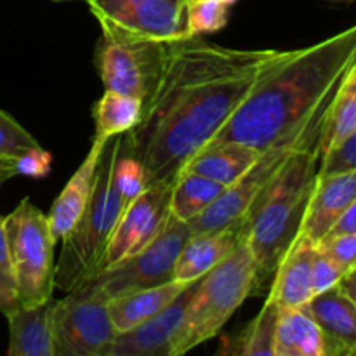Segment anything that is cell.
<instances>
[{"label": "cell", "instance_id": "cell-28", "mask_svg": "<svg viewBox=\"0 0 356 356\" xmlns=\"http://www.w3.org/2000/svg\"><path fill=\"white\" fill-rule=\"evenodd\" d=\"M113 183L122 197L127 202L138 197L146 188L145 170L141 163L124 152L122 136L115 138V159H113Z\"/></svg>", "mask_w": 356, "mask_h": 356}, {"label": "cell", "instance_id": "cell-17", "mask_svg": "<svg viewBox=\"0 0 356 356\" xmlns=\"http://www.w3.org/2000/svg\"><path fill=\"white\" fill-rule=\"evenodd\" d=\"M308 309L325 337L327 356L356 355V305L339 285L313 296Z\"/></svg>", "mask_w": 356, "mask_h": 356}, {"label": "cell", "instance_id": "cell-15", "mask_svg": "<svg viewBox=\"0 0 356 356\" xmlns=\"http://www.w3.org/2000/svg\"><path fill=\"white\" fill-rule=\"evenodd\" d=\"M108 141L110 139L92 138L89 153L86 155L83 162L80 163L79 169L75 170V174L70 177V181L63 188L54 204H52L47 218L52 235L56 236L58 242L72 232L73 226L76 225V221H79L80 216L86 211L87 204H89L90 195H92L94 190V181H96L97 165H99L101 156L106 149Z\"/></svg>", "mask_w": 356, "mask_h": 356}, {"label": "cell", "instance_id": "cell-30", "mask_svg": "<svg viewBox=\"0 0 356 356\" xmlns=\"http://www.w3.org/2000/svg\"><path fill=\"white\" fill-rule=\"evenodd\" d=\"M356 169V127L336 148L320 156L318 176H329V174L348 172Z\"/></svg>", "mask_w": 356, "mask_h": 356}, {"label": "cell", "instance_id": "cell-6", "mask_svg": "<svg viewBox=\"0 0 356 356\" xmlns=\"http://www.w3.org/2000/svg\"><path fill=\"white\" fill-rule=\"evenodd\" d=\"M10 266L21 306H37L52 299L56 289V236L49 218L23 198L2 218Z\"/></svg>", "mask_w": 356, "mask_h": 356}, {"label": "cell", "instance_id": "cell-38", "mask_svg": "<svg viewBox=\"0 0 356 356\" xmlns=\"http://www.w3.org/2000/svg\"><path fill=\"white\" fill-rule=\"evenodd\" d=\"M52 2H79V0H52ZM82 2H86V0H82Z\"/></svg>", "mask_w": 356, "mask_h": 356}, {"label": "cell", "instance_id": "cell-24", "mask_svg": "<svg viewBox=\"0 0 356 356\" xmlns=\"http://www.w3.org/2000/svg\"><path fill=\"white\" fill-rule=\"evenodd\" d=\"M225 190L226 186L209 177L181 170L170 190L169 212L174 218L190 222L191 219L200 216Z\"/></svg>", "mask_w": 356, "mask_h": 356}, {"label": "cell", "instance_id": "cell-11", "mask_svg": "<svg viewBox=\"0 0 356 356\" xmlns=\"http://www.w3.org/2000/svg\"><path fill=\"white\" fill-rule=\"evenodd\" d=\"M313 141L320 143V134L301 139V141L289 143V145L273 146V148L261 152L256 163L236 183L226 188L200 216H197V218L188 222L191 235L218 232V229L242 221L243 216L249 212L250 205L259 197L261 191L268 186V183L277 176L278 170L284 167V163L291 156V153L299 146L308 145V143Z\"/></svg>", "mask_w": 356, "mask_h": 356}, {"label": "cell", "instance_id": "cell-37", "mask_svg": "<svg viewBox=\"0 0 356 356\" xmlns=\"http://www.w3.org/2000/svg\"><path fill=\"white\" fill-rule=\"evenodd\" d=\"M16 174H14V167L13 165H6V163H0V186H2L3 183H6L7 179H10V177H14Z\"/></svg>", "mask_w": 356, "mask_h": 356}, {"label": "cell", "instance_id": "cell-10", "mask_svg": "<svg viewBox=\"0 0 356 356\" xmlns=\"http://www.w3.org/2000/svg\"><path fill=\"white\" fill-rule=\"evenodd\" d=\"M101 30L152 42L193 37L191 0H86Z\"/></svg>", "mask_w": 356, "mask_h": 356}, {"label": "cell", "instance_id": "cell-25", "mask_svg": "<svg viewBox=\"0 0 356 356\" xmlns=\"http://www.w3.org/2000/svg\"><path fill=\"white\" fill-rule=\"evenodd\" d=\"M280 308L271 299H266L263 309L247 323L242 332L228 337L219 353L242 356H275V332Z\"/></svg>", "mask_w": 356, "mask_h": 356}, {"label": "cell", "instance_id": "cell-5", "mask_svg": "<svg viewBox=\"0 0 356 356\" xmlns=\"http://www.w3.org/2000/svg\"><path fill=\"white\" fill-rule=\"evenodd\" d=\"M256 289V266L245 240L197 282L188 301L172 356H181L219 336L233 313Z\"/></svg>", "mask_w": 356, "mask_h": 356}, {"label": "cell", "instance_id": "cell-26", "mask_svg": "<svg viewBox=\"0 0 356 356\" xmlns=\"http://www.w3.org/2000/svg\"><path fill=\"white\" fill-rule=\"evenodd\" d=\"M92 115L96 122L94 138H117L127 134L139 124L143 115V101L134 96L106 89L99 101L94 104Z\"/></svg>", "mask_w": 356, "mask_h": 356}, {"label": "cell", "instance_id": "cell-8", "mask_svg": "<svg viewBox=\"0 0 356 356\" xmlns=\"http://www.w3.org/2000/svg\"><path fill=\"white\" fill-rule=\"evenodd\" d=\"M165 44L103 30L96 49V68L104 89L134 96L145 104L159 86Z\"/></svg>", "mask_w": 356, "mask_h": 356}, {"label": "cell", "instance_id": "cell-21", "mask_svg": "<svg viewBox=\"0 0 356 356\" xmlns=\"http://www.w3.org/2000/svg\"><path fill=\"white\" fill-rule=\"evenodd\" d=\"M191 284L170 280L167 284L139 289V291L110 299L108 301V313H110V318L117 332L131 330L145 320L152 318L153 315L162 312L165 306H169Z\"/></svg>", "mask_w": 356, "mask_h": 356}, {"label": "cell", "instance_id": "cell-18", "mask_svg": "<svg viewBox=\"0 0 356 356\" xmlns=\"http://www.w3.org/2000/svg\"><path fill=\"white\" fill-rule=\"evenodd\" d=\"M315 243L299 235L278 264L268 299L280 309L306 306L313 298L312 261Z\"/></svg>", "mask_w": 356, "mask_h": 356}, {"label": "cell", "instance_id": "cell-14", "mask_svg": "<svg viewBox=\"0 0 356 356\" xmlns=\"http://www.w3.org/2000/svg\"><path fill=\"white\" fill-rule=\"evenodd\" d=\"M356 198V169L316 176L299 235L318 245Z\"/></svg>", "mask_w": 356, "mask_h": 356}, {"label": "cell", "instance_id": "cell-3", "mask_svg": "<svg viewBox=\"0 0 356 356\" xmlns=\"http://www.w3.org/2000/svg\"><path fill=\"white\" fill-rule=\"evenodd\" d=\"M318 165V141L296 148L243 216L245 243L256 266L254 296L271 284L278 264L301 233Z\"/></svg>", "mask_w": 356, "mask_h": 356}, {"label": "cell", "instance_id": "cell-27", "mask_svg": "<svg viewBox=\"0 0 356 356\" xmlns=\"http://www.w3.org/2000/svg\"><path fill=\"white\" fill-rule=\"evenodd\" d=\"M42 148L37 139L17 124L10 115L0 110V163L13 165L19 156Z\"/></svg>", "mask_w": 356, "mask_h": 356}, {"label": "cell", "instance_id": "cell-13", "mask_svg": "<svg viewBox=\"0 0 356 356\" xmlns=\"http://www.w3.org/2000/svg\"><path fill=\"white\" fill-rule=\"evenodd\" d=\"M197 282L188 285L169 306L136 325L118 332L108 356H172L174 339L177 336L184 312Z\"/></svg>", "mask_w": 356, "mask_h": 356}, {"label": "cell", "instance_id": "cell-32", "mask_svg": "<svg viewBox=\"0 0 356 356\" xmlns=\"http://www.w3.org/2000/svg\"><path fill=\"white\" fill-rule=\"evenodd\" d=\"M318 249L327 254L343 270V273H348L356 266V235L325 236L318 243Z\"/></svg>", "mask_w": 356, "mask_h": 356}, {"label": "cell", "instance_id": "cell-1", "mask_svg": "<svg viewBox=\"0 0 356 356\" xmlns=\"http://www.w3.org/2000/svg\"><path fill=\"white\" fill-rule=\"evenodd\" d=\"M280 52L222 47L200 35L167 42L159 86L143 104L139 124L122 134L124 152L145 170L146 186L176 179Z\"/></svg>", "mask_w": 356, "mask_h": 356}, {"label": "cell", "instance_id": "cell-36", "mask_svg": "<svg viewBox=\"0 0 356 356\" xmlns=\"http://www.w3.org/2000/svg\"><path fill=\"white\" fill-rule=\"evenodd\" d=\"M339 287L356 305V266L343 275V278L339 282Z\"/></svg>", "mask_w": 356, "mask_h": 356}, {"label": "cell", "instance_id": "cell-39", "mask_svg": "<svg viewBox=\"0 0 356 356\" xmlns=\"http://www.w3.org/2000/svg\"><path fill=\"white\" fill-rule=\"evenodd\" d=\"M222 2H226V3H228V6H232V3L238 2V0H222Z\"/></svg>", "mask_w": 356, "mask_h": 356}, {"label": "cell", "instance_id": "cell-33", "mask_svg": "<svg viewBox=\"0 0 356 356\" xmlns=\"http://www.w3.org/2000/svg\"><path fill=\"white\" fill-rule=\"evenodd\" d=\"M343 270L330 259L327 254H323L315 247L312 261V284H313V294H320L329 289L339 285L341 278H343Z\"/></svg>", "mask_w": 356, "mask_h": 356}, {"label": "cell", "instance_id": "cell-20", "mask_svg": "<svg viewBox=\"0 0 356 356\" xmlns=\"http://www.w3.org/2000/svg\"><path fill=\"white\" fill-rule=\"evenodd\" d=\"M261 152L240 143H207L186 162L183 170L200 174L222 186H232L259 159Z\"/></svg>", "mask_w": 356, "mask_h": 356}, {"label": "cell", "instance_id": "cell-29", "mask_svg": "<svg viewBox=\"0 0 356 356\" xmlns=\"http://www.w3.org/2000/svg\"><path fill=\"white\" fill-rule=\"evenodd\" d=\"M228 3L222 0H191L190 28L193 35L214 33L228 23Z\"/></svg>", "mask_w": 356, "mask_h": 356}, {"label": "cell", "instance_id": "cell-12", "mask_svg": "<svg viewBox=\"0 0 356 356\" xmlns=\"http://www.w3.org/2000/svg\"><path fill=\"white\" fill-rule=\"evenodd\" d=\"M174 181L149 184L125 205L108 243L101 270H106L134 256L159 235L169 216L170 190Z\"/></svg>", "mask_w": 356, "mask_h": 356}, {"label": "cell", "instance_id": "cell-16", "mask_svg": "<svg viewBox=\"0 0 356 356\" xmlns=\"http://www.w3.org/2000/svg\"><path fill=\"white\" fill-rule=\"evenodd\" d=\"M245 240L243 221L226 226L218 232L195 233L184 243L174 266V280L191 284L198 282L228 257Z\"/></svg>", "mask_w": 356, "mask_h": 356}, {"label": "cell", "instance_id": "cell-34", "mask_svg": "<svg viewBox=\"0 0 356 356\" xmlns=\"http://www.w3.org/2000/svg\"><path fill=\"white\" fill-rule=\"evenodd\" d=\"M52 156L44 148L33 149L14 162V174L26 177H44L51 170Z\"/></svg>", "mask_w": 356, "mask_h": 356}, {"label": "cell", "instance_id": "cell-22", "mask_svg": "<svg viewBox=\"0 0 356 356\" xmlns=\"http://www.w3.org/2000/svg\"><path fill=\"white\" fill-rule=\"evenodd\" d=\"M275 356H327L325 337L308 305L280 309L275 332Z\"/></svg>", "mask_w": 356, "mask_h": 356}, {"label": "cell", "instance_id": "cell-7", "mask_svg": "<svg viewBox=\"0 0 356 356\" xmlns=\"http://www.w3.org/2000/svg\"><path fill=\"white\" fill-rule=\"evenodd\" d=\"M190 236V225L169 212L162 229L148 245L122 263L101 270L86 285L110 301L139 289L167 284L174 280V266Z\"/></svg>", "mask_w": 356, "mask_h": 356}, {"label": "cell", "instance_id": "cell-9", "mask_svg": "<svg viewBox=\"0 0 356 356\" xmlns=\"http://www.w3.org/2000/svg\"><path fill=\"white\" fill-rule=\"evenodd\" d=\"M56 356H108L117 329L108 301L89 285L68 292L52 306Z\"/></svg>", "mask_w": 356, "mask_h": 356}, {"label": "cell", "instance_id": "cell-19", "mask_svg": "<svg viewBox=\"0 0 356 356\" xmlns=\"http://www.w3.org/2000/svg\"><path fill=\"white\" fill-rule=\"evenodd\" d=\"M52 306L49 299L37 306H19L9 315V356H56L52 334Z\"/></svg>", "mask_w": 356, "mask_h": 356}, {"label": "cell", "instance_id": "cell-35", "mask_svg": "<svg viewBox=\"0 0 356 356\" xmlns=\"http://www.w3.org/2000/svg\"><path fill=\"white\" fill-rule=\"evenodd\" d=\"M332 235H356V198L327 233V236Z\"/></svg>", "mask_w": 356, "mask_h": 356}, {"label": "cell", "instance_id": "cell-4", "mask_svg": "<svg viewBox=\"0 0 356 356\" xmlns=\"http://www.w3.org/2000/svg\"><path fill=\"white\" fill-rule=\"evenodd\" d=\"M113 159L115 138H111L97 165L89 204L72 232L61 240L56 289L66 294L83 287L99 273L115 226L129 204L113 183Z\"/></svg>", "mask_w": 356, "mask_h": 356}, {"label": "cell", "instance_id": "cell-23", "mask_svg": "<svg viewBox=\"0 0 356 356\" xmlns=\"http://www.w3.org/2000/svg\"><path fill=\"white\" fill-rule=\"evenodd\" d=\"M356 127V63L344 75L327 110L320 134V156L336 148Z\"/></svg>", "mask_w": 356, "mask_h": 356}, {"label": "cell", "instance_id": "cell-2", "mask_svg": "<svg viewBox=\"0 0 356 356\" xmlns=\"http://www.w3.org/2000/svg\"><path fill=\"white\" fill-rule=\"evenodd\" d=\"M355 63L356 24L318 44L282 51L212 141L264 152L322 134L330 101Z\"/></svg>", "mask_w": 356, "mask_h": 356}, {"label": "cell", "instance_id": "cell-31", "mask_svg": "<svg viewBox=\"0 0 356 356\" xmlns=\"http://www.w3.org/2000/svg\"><path fill=\"white\" fill-rule=\"evenodd\" d=\"M19 306L16 278H14L13 266H10L6 233H3L2 218H0V313L6 316Z\"/></svg>", "mask_w": 356, "mask_h": 356}]
</instances>
